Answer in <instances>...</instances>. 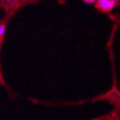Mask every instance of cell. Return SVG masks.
Masks as SVG:
<instances>
[{
	"instance_id": "3",
	"label": "cell",
	"mask_w": 120,
	"mask_h": 120,
	"mask_svg": "<svg viewBox=\"0 0 120 120\" xmlns=\"http://www.w3.org/2000/svg\"><path fill=\"white\" fill-rule=\"evenodd\" d=\"M85 3H88V4H93V3H96L97 0H83Z\"/></svg>"
},
{
	"instance_id": "4",
	"label": "cell",
	"mask_w": 120,
	"mask_h": 120,
	"mask_svg": "<svg viewBox=\"0 0 120 120\" xmlns=\"http://www.w3.org/2000/svg\"><path fill=\"white\" fill-rule=\"evenodd\" d=\"M111 1H112V2H114V3L116 4V3H119V2H120V0H111Z\"/></svg>"
},
{
	"instance_id": "2",
	"label": "cell",
	"mask_w": 120,
	"mask_h": 120,
	"mask_svg": "<svg viewBox=\"0 0 120 120\" xmlns=\"http://www.w3.org/2000/svg\"><path fill=\"white\" fill-rule=\"evenodd\" d=\"M5 26L4 25H0V36H3L5 33Z\"/></svg>"
},
{
	"instance_id": "1",
	"label": "cell",
	"mask_w": 120,
	"mask_h": 120,
	"mask_svg": "<svg viewBox=\"0 0 120 120\" xmlns=\"http://www.w3.org/2000/svg\"><path fill=\"white\" fill-rule=\"evenodd\" d=\"M96 6L97 8L103 12H110L114 9L115 3L112 2L111 0H97L96 1Z\"/></svg>"
}]
</instances>
